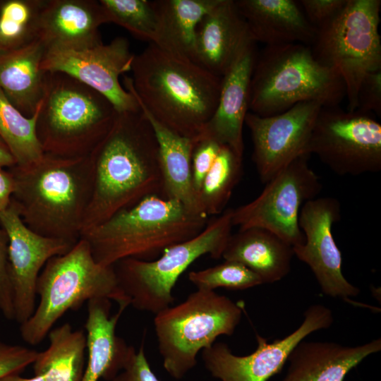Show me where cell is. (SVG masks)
Instances as JSON below:
<instances>
[{
	"mask_svg": "<svg viewBox=\"0 0 381 381\" xmlns=\"http://www.w3.org/2000/svg\"><path fill=\"white\" fill-rule=\"evenodd\" d=\"M44 0H4L0 9V35L8 49L36 38Z\"/></svg>",
	"mask_w": 381,
	"mask_h": 381,
	"instance_id": "32",
	"label": "cell"
},
{
	"mask_svg": "<svg viewBox=\"0 0 381 381\" xmlns=\"http://www.w3.org/2000/svg\"><path fill=\"white\" fill-rule=\"evenodd\" d=\"M242 172L243 157L228 145H222L198 193V201L205 215L221 214L225 210Z\"/></svg>",
	"mask_w": 381,
	"mask_h": 381,
	"instance_id": "30",
	"label": "cell"
},
{
	"mask_svg": "<svg viewBox=\"0 0 381 381\" xmlns=\"http://www.w3.org/2000/svg\"><path fill=\"white\" fill-rule=\"evenodd\" d=\"M89 156L93 191L82 234L146 197H164L157 140L141 109L117 112Z\"/></svg>",
	"mask_w": 381,
	"mask_h": 381,
	"instance_id": "1",
	"label": "cell"
},
{
	"mask_svg": "<svg viewBox=\"0 0 381 381\" xmlns=\"http://www.w3.org/2000/svg\"><path fill=\"white\" fill-rule=\"evenodd\" d=\"M252 39L265 46L300 43L311 46L317 28L296 1L236 0Z\"/></svg>",
	"mask_w": 381,
	"mask_h": 381,
	"instance_id": "23",
	"label": "cell"
},
{
	"mask_svg": "<svg viewBox=\"0 0 381 381\" xmlns=\"http://www.w3.org/2000/svg\"><path fill=\"white\" fill-rule=\"evenodd\" d=\"M140 109L157 140L164 197L179 201L193 212L205 214L192 183L191 155L195 138L174 133Z\"/></svg>",
	"mask_w": 381,
	"mask_h": 381,
	"instance_id": "26",
	"label": "cell"
},
{
	"mask_svg": "<svg viewBox=\"0 0 381 381\" xmlns=\"http://www.w3.org/2000/svg\"><path fill=\"white\" fill-rule=\"evenodd\" d=\"M252 41L234 0H220L197 27L193 61L222 78Z\"/></svg>",
	"mask_w": 381,
	"mask_h": 381,
	"instance_id": "20",
	"label": "cell"
},
{
	"mask_svg": "<svg viewBox=\"0 0 381 381\" xmlns=\"http://www.w3.org/2000/svg\"><path fill=\"white\" fill-rule=\"evenodd\" d=\"M309 155L301 156L279 170L251 202L232 212L233 226L266 229L292 246L304 241L298 224L302 206L318 198L322 185L309 167Z\"/></svg>",
	"mask_w": 381,
	"mask_h": 381,
	"instance_id": "12",
	"label": "cell"
},
{
	"mask_svg": "<svg viewBox=\"0 0 381 381\" xmlns=\"http://www.w3.org/2000/svg\"><path fill=\"white\" fill-rule=\"evenodd\" d=\"M0 381H45V380L40 375H35L33 377H24L20 374H11L1 378Z\"/></svg>",
	"mask_w": 381,
	"mask_h": 381,
	"instance_id": "42",
	"label": "cell"
},
{
	"mask_svg": "<svg viewBox=\"0 0 381 381\" xmlns=\"http://www.w3.org/2000/svg\"><path fill=\"white\" fill-rule=\"evenodd\" d=\"M356 110L381 116V69L369 73L362 80Z\"/></svg>",
	"mask_w": 381,
	"mask_h": 381,
	"instance_id": "37",
	"label": "cell"
},
{
	"mask_svg": "<svg viewBox=\"0 0 381 381\" xmlns=\"http://www.w3.org/2000/svg\"><path fill=\"white\" fill-rule=\"evenodd\" d=\"M45 52L37 38L0 51V90L27 117L35 114L44 95L47 72L42 70L41 64Z\"/></svg>",
	"mask_w": 381,
	"mask_h": 381,
	"instance_id": "24",
	"label": "cell"
},
{
	"mask_svg": "<svg viewBox=\"0 0 381 381\" xmlns=\"http://www.w3.org/2000/svg\"><path fill=\"white\" fill-rule=\"evenodd\" d=\"M309 154L340 176L381 170V124L373 114L322 107L310 140Z\"/></svg>",
	"mask_w": 381,
	"mask_h": 381,
	"instance_id": "11",
	"label": "cell"
},
{
	"mask_svg": "<svg viewBox=\"0 0 381 381\" xmlns=\"http://www.w3.org/2000/svg\"><path fill=\"white\" fill-rule=\"evenodd\" d=\"M232 212L231 208L225 210L208 221L198 235L169 248L153 260L125 258L116 262L118 284L130 305L154 314L171 306L175 300L173 289L189 266L204 255L222 258L234 226Z\"/></svg>",
	"mask_w": 381,
	"mask_h": 381,
	"instance_id": "9",
	"label": "cell"
},
{
	"mask_svg": "<svg viewBox=\"0 0 381 381\" xmlns=\"http://www.w3.org/2000/svg\"><path fill=\"white\" fill-rule=\"evenodd\" d=\"M322 107L315 102H304L270 116L247 113L245 124L251 135L252 159L262 183L295 159L310 155L312 131Z\"/></svg>",
	"mask_w": 381,
	"mask_h": 381,
	"instance_id": "15",
	"label": "cell"
},
{
	"mask_svg": "<svg viewBox=\"0 0 381 381\" xmlns=\"http://www.w3.org/2000/svg\"><path fill=\"white\" fill-rule=\"evenodd\" d=\"M109 23H116L135 37L155 43L159 20L155 1L99 0Z\"/></svg>",
	"mask_w": 381,
	"mask_h": 381,
	"instance_id": "31",
	"label": "cell"
},
{
	"mask_svg": "<svg viewBox=\"0 0 381 381\" xmlns=\"http://www.w3.org/2000/svg\"><path fill=\"white\" fill-rule=\"evenodd\" d=\"M131 71L123 84L140 108L180 135L202 134L216 109L222 78L152 43L135 54Z\"/></svg>",
	"mask_w": 381,
	"mask_h": 381,
	"instance_id": "2",
	"label": "cell"
},
{
	"mask_svg": "<svg viewBox=\"0 0 381 381\" xmlns=\"http://www.w3.org/2000/svg\"><path fill=\"white\" fill-rule=\"evenodd\" d=\"M48 336L49 346L37 353L32 363L35 375L42 376L45 381H81L85 367L86 334L64 323L52 328Z\"/></svg>",
	"mask_w": 381,
	"mask_h": 381,
	"instance_id": "28",
	"label": "cell"
},
{
	"mask_svg": "<svg viewBox=\"0 0 381 381\" xmlns=\"http://www.w3.org/2000/svg\"><path fill=\"white\" fill-rule=\"evenodd\" d=\"M8 241L0 226V312L8 320H14L13 294L9 273Z\"/></svg>",
	"mask_w": 381,
	"mask_h": 381,
	"instance_id": "36",
	"label": "cell"
},
{
	"mask_svg": "<svg viewBox=\"0 0 381 381\" xmlns=\"http://www.w3.org/2000/svg\"><path fill=\"white\" fill-rule=\"evenodd\" d=\"M109 23L99 1L44 0L36 38L50 49H82L102 43L99 27Z\"/></svg>",
	"mask_w": 381,
	"mask_h": 381,
	"instance_id": "19",
	"label": "cell"
},
{
	"mask_svg": "<svg viewBox=\"0 0 381 381\" xmlns=\"http://www.w3.org/2000/svg\"><path fill=\"white\" fill-rule=\"evenodd\" d=\"M340 217V202L334 198H315L306 202L298 218L304 241L293 246V251L309 266L325 295L349 301L360 291L341 271V254L332 234L333 225Z\"/></svg>",
	"mask_w": 381,
	"mask_h": 381,
	"instance_id": "16",
	"label": "cell"
},
{
	"mask_svg": "<svg viewBox=\"0 0 381 381\" xmlns=\"http://www.w3.org/2000/svg\"><path fill=\"white\" fill-rule=\"evenodd\" d=\"M0 226L6 231L10 278L13 294L14 320L20 325L33 314L38 277L47 261L65 254L73 246L68 242L44 236L30 229L14 205L0 212Z\"/></svg>",
	"mask_w": 381,
	"mask_h": 381,
	"instance_id": "17",
	"label": "cell"
},
{
	"mask_svg": "<svg viewBox=\"0 0 381 381\" xmlns=\"http://www.w3.org/2000/svg\"><path fill=\"white\" fill-rule=\"evenodd\" d=\"M117 111L104 95L62 72H47L36 133L44 153L88 156L111 128Z\"/></svg>",
	"mask_w": 381,
	"mask_h": 381,
	"instance_id": "6",
	"label": "cell"
},
{
	"mask_svg": "<svg viewBox=\"0 0 381 381\" xmlns=\"http://www.w3.org/2000/svg\"><path fill=\"white\" fill-rule=\"evenodd\" d=\"M346 97L340 75L300 43L265 46L253 69L249 111L260 116L282 113L304 102L339 106Z\"/></svg>",
	"mask_w": 381,
	"mask_h": 381,
	"instance_id": "5",
	"label": "cell"
},
{
	"mask_svg": "<svg viewBox=\"0 0 381 381\" xmlns=\"http://www.w3.org/2000/svg\"><path fill=\"white\" fill-rule=\"evenodd\" d=\"M197 289L214 291L217 288L243 290L262 284L261 279L243 265L231 260L188 274Z\"/></svg>",
	"mask_w": 381,
	"mask_h": 381,
	"instance_id": "33",
	"label": "cell"
},
{
	"mask_svg": "<svg viewBox=\"0 0 381 381\" xmlns=\"http://www.w3.org/2000/svg\"><path fill=\"white\" fill-rule=\"evenodd\" d=\"M222 145L208 137L200 135L195 138L191 155V174L198 199L203 180L213 165Z\"/></svg>",
	"mask_w": 381,
	"mask_h": 381,
	"instance_id": "34",
	"label": "cell"
},
{
	"mask_svg": "<svg viewBox=\"0 0 381 381\" xmlns=\"http://www.w3.org/2000/svg\"><path fill=\"white\" fill-rule=\"evenodd\" d=\"M380 10V0H348L334 17L317 28L310 46L315 59L344 81L349 111L357 108L363 78L381 69Z\"/></svg>",
	"mask_w": 381,
	"mask_h": 381,
	"instance_id": "10",
	"label": "cell"
},
{
	"mask_svg": "<svg viewBox=\"0 0 381 381\" xmlns=\"http://www.w3.org/2000/svg\"><path fill=\"white\" fill-rule=\"evenodd\" d=\"M37 113L38 108L31 117L24 116L0 90V137L20 168L37 162L44 154L36 133Z\"/></svg>",
	"mask_w": 381,
	"mask_h": 381,
	"instance_id": "29",
	"label": "cell"
},
{
	"mask_svg": "<svg viewBox=\"0 0 381 381\" xmlns=\"http://www.w3.org/2000/svg\"><path fill=\"white\" fill-rule=\"evenodd\" d=\"M36 294L38 305L20 325L22 339L31 345L39 344L65 313L78 309L85 301L103 298L114 301L119 307L130 306L118 284L114 265L96 262L83 238L65 254L47 261L38 277Z\"/></svg>",
	"mask_w": 381,
	"mask_h": 381,
	"instance_id": "7",
	"label": "cell"
},
{
	"mask_svg": "<svg viewBox=\"0 0 381 381\" xmlns=\"http://www.w3.org/2000/svg\"><path fill=\"white\" fill-rule=\"evenodd\" d=\"M8 169L15 181L11 202L25 224L40 235L74 246L81 238L92 195L90 156L44 153L30 167Z\"/></svg>",
	"mask_w": 381,
	"mask_h": 381,
	"instance_id": "3",
	"label": "cell"
},
{
	"mask_svg": "<svg viewBox=\"0 0 381 381\" xmlns=\"http://www.w3.org/2000/svg\"><path fill=\"white\" fill-rule=\"evenodd\" d=\"M294 255L289 243L266 229L253 226L231 234L222 258L243 265L265 284L285 277Z\"/></svg>",
	"mask_w": 381,
	"mask_h": 381,
	"instance_id": "25",
	"label": "cell"
},
{
	"mask_svg": "<svg viewBox=\"0 0 381 381\" xmlns=\"http://www.w3.org/2000/svg\"><path fill=\"white\" fill-rule=\"evenodd\" d=\"M241 318L242 309L229 298L200 289L155 314V330L166 371L176 380L183 378L195 366L198 353L218 337L233 334Z\"/></svg>",
	"mask_w": 381,
	"mask_h": 381,
	"instance_id": "8",
	"label": "cell"
},
{
	"mask_svg": "<svg viewBox=\"0 0 381 381\" xmlns=\"http://www.w3.org/2000/svg\"><path fill=\"white\" fill-rule=\"evenodd\" d=\"M208 217L177 200L150 195L83 233L94 260L103 266L125 258L150 261L198 235Z\"/></svg>",
	"mask_w": 381,
	"mask_h": 381,
	"instance_id": "4",
	"label": "cell"
},
{
	"mask_svg": "<svg viewBox=\"0 0 381 381\" xmlns=\"http://www.w3.org/2000/svg\"><path fill=\"white\" fill-rule=\"evenodd\" d=\"M219 1L155 0L159 28L156 41L152 44L193 61L197 27Z\"/></svg>",
	"mask_w": 381,
	"mask_h": 381,
	"instance_id": "27",
	"label": "cell"
},
{
	"mask_svg": "<svg viewBox=\"0 0 381 381\" xmlns=\"http://www.w3.org/2000/svg\"><path fill=\"white\" fill-rule=\"evenodd\" d=\"M14 188L15 181L11 171L0 168V212L8 206Z\"/></svg>",
	"mask_w": 381,
	"mask_h": 381,
	"instance_id": "40",
	"label": "cell"
},
{
	"mask_svg": "<svg viewBox=\"0 0 381 381\" xmlns=\"http://www.w3.org/2000/svg\"><path fill=\"white\" fill-rule=\"evenodd\" d=\"M134 57L128 40L117 37L107 44L46 50L41 68L77 79L107 97L117 112L137 111L140 110L137 100L119 80L120 75L131 71Z\"/></svg>",
	"mask_w": 381,
	"mask_h": 381,
	"instance_id": "13",
	"label": "cell"
},
{
	"mask_svg": "<svg viewBox=\"0 0 381 381\" xmlns=\"http://www.w3.org/2000/svg\"><path fill=\"white\" fill-rule=\"evenodd\" d=\"M332 310L313 304L304 313L302 323L291 334L272 342L256 334L258 346L246 356L234 354L224 342H214L202 350V358L212 377L221 381H267L281 371L294 348L314 332L329 328Z\"/></svg>",
	"mask_w": 381,
	"mask_h": 381,
	"instance_id": "14",
	"label": "cell"
},
{
	"mask_svg": "<svg viewBox=\"0 0 381 381\" xmlns=\"http://www.w3.org/2000/svg\"><path fill=\"white\" fill-rule=\"evenodd\" d=\"M348 0L297 1L308 21L316 28L334 17Z\"/></svg>",
	"mask_w": 381,
	"mask_h": 381,
	"instance_id": "38",
	"label": "cell"
},
{
	"mask_svg": "<svg viewBox=\"0 0 381 381\" xmlns=\"http://www.w3.org/2000/svg\"><path fill=\"white\" fill-rule=\"evenodd\" d=\"M110 381H159L149 365L143 341L126 368Z\"/></svg>",
	"mask_w": 381,
	"mask_h": 381,
	"instance_id": "39",
	"label": "cell"
},
{
	"mask_svg": "<svg viewBox=\"0 0 381 381\" xmlns=\"http://www.w3.org/2000/svg\"><path fill=\"white\" fill-rule=\"evenodd\" d=\"M8 49V47L7 46V44L6 43L4 38L0 35V51L1 50H5Z\"/></svg>",
	"mask_w": 381,
	"mask_h": 381,
	"instance_id": "43",
	"label": "cell"
},
{
	"mask_svg": "<svg viewBox=\"0 0 381 381\" xmlns=\"http://www.w3.org/2000/svg\"><path fill=\"white\" fill-rule=\"evenodd\" d=\"M16 165L9 148L0 137V168L10 169Z\"/></svg>",
	"mask_w": 381,
	"mask_h": 381,
	"instance_id": "41",
	"label": "cell"
},
{
	"mask_svg": "<svg viewBox=\"0 0 381 381\" xmlns=\"http://www.w3.org/2000/svg\"><path fill=\"white\" fill-rule=\"evenodd\" d=\"M4 0H0V9L1 8Z\"/></svg>",
	"mask_w": 381,
	"mask_h": 381,
	"instance_id": "44",
	"label": "cell"
},
{
	"mask_svg": "<svg viewBox=\"0 0 381 381\" xmlns=\"http://www.w3.org/2000/svg\"><path fill=\"white\" fill-rule=\"evenodd\" d=\"M37 353L28 347L7 344L0 337V379L11 374H20L34 363Z\"/></svg>",
	"mask_w": 381,
	"mask_h": 381,
	"instance_id": "35",
	"label": "cell"
},
{
	"mask_svg": "<svg viewBox=\"0 0 381 381\" xmlns=\"http://www.w3.org/2000/svg\"><path fill=\"white\" fill-rule=\"evenodd\" d=\"M109 299L97 298L87 301L86 329L87 363L81 381L111 380L123 370L136 353L123 339L116 334V327L126 308L119 307L111 315Z\"/></svg>",
	"mask_w": 381,
	"mask_h": 381,
	"instance_id": "21",
	"label": "cell"
},
{
	"mask_svg": "<svg viewBox=\"0 0 381 381\" xmlns=\"http://www.w3.org/2000/svg\"><path fill=\"white\" fill-rule=\"evenodd\" d=\"M256 42L252 41L241 52L222 77L216 109L200 135L230 147L243 157V128L249 111L250 85L257 56Z\"/></svg>",
	"mask_w": 381,
	"mask_h": 381,
	"instance_id": "18",
	"label": "cell"
},
{
	"mask_svg": "<svg viewBox=\"0 0 381 381\" xmlns=\"http://www.w3.org/2000/svg\"><path fill=\"white\" fill-rule=\"evenodd\" d=\"M381 350V339L355 346L332 341H300L290 353L281 381H343L366 357Z\"/></svg>",
	"mask_w": 381,
	"mask_h": 381,
	"instance_id": "22",
	"label": "cell"
}]
</instances>
